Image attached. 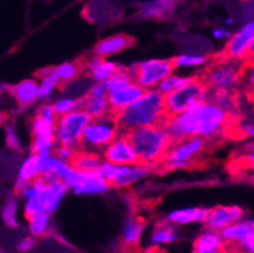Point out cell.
I'll return each instance as SVG.
<instances>
[{
  "label": "cell",
  "instance_id": "cell-1",
  "mask_svg": "<svg viewBox=\"0 0 254 253\" xmlns=\"http://www.w3.org/2000/svg\"><path fill=\"white\" fill-rule=\"evenodd\" d=\"M235 120L216 104L204 101L195 108L168 118L166 129L172 143L186 137L200 136L216 145L221 139L235 138Z\"/></svg>",
  "mask_w": 254,
  "mask_h": 253
},
{
  "label": "cell",
  "instance_id": "cell-2",
  "mask_svg": "<svg viewBox=\"0 0 254 253\" xmlns=\"http://www.w3.org/2000/svg\"><path fill=\"white\" fill-rule=\"evenodd\" d=\"M170 115L166 113L165 95L158 90L148 89L144 94L117 114L120 132H128L139 127L165 124Z\"/></svg>",
  "mask_w": 254,
  "mask_h": 253
},
{
  "label": "cell",
  "instance_id": "cell-3",
  "mask_svg": "<svg viewBox=\"0 0 254 253\" xmlns=\"http://www.w3.org/2000/svg\"><path fill=\"white\" fill-rule=\"evenodd\" d=\"M128 136L143 165L154 167L162 164L168 148L172 145L165 124L139 127L128 132H120Z\"/></svg>",
  "mask_w": 254,
  "mask_h": 253
},
{
  "label": "cell",
  "instance_id": "cell-4",
  "mask_svg": "<svg viewBox=\"0 0 254 253\" xmlns=\"http://www.w3.org/2000/svg\"><path fill=\"white\" fill-rule=\"evenodd\" d=\"M244 61L212 56L211 61L197 74L210 90H239L242 86V71Z\"/></svg>",
  "mask_w": 254,
  "mask_h": 253
},
{
  "label": "cell",
  "instance_id": "cell-5",
  "mask_svg": "<svg viewBox=\"0 0 254 253\" xmlns=\"http://www.w3.org/2000/svg\"><path fill=\"white\" fill-rule=\"evenodd\" d=\"M212 145L214 143L204 137H186L179 142L171 145L162 162L163 167L166 170H173V169L196 166Z\"/></svg>",
  "mask_w": 254,
  "mask_h": 253
},
{
  "label": "cell",
  "instance_id": "cell-6",
  "mask_svg": "<svg viewBox=\"0 0 254 253\" xmlns=\"http://www.w3.org/2000/svg\"><path fill=\"white\" fill-rule=\"evenodd\" d=\"M207 97L209 87L206 86V84L198 78V75L192 76V79L185 84L184 86L165 95L166 113L170 117L180 114L207 101Z\"/></svg>",
  "mask_w": 254,
  "mask_h": 253
},
{
  "label": "cell",
  "instance_id": "cell-7",
  "mask_svg": "<svg viewBox=\"0 0 254 253\" xmlns=\"http://www.w3.org/2000/svg\"><path fill=\"white\" fill-rule=\"evenodd\" d=\"M119 134L117 115L110 111L101 118L91 119L82 132L81 143L78 150L103 152L104 148Z\"/></svg>",
  "mask_w": 254,
  "mask_h": 253
},
{
  "label": "cell",
  "instance_id": "cell-8",
  "mask_svg": "<svg viewBox=\"0 0 254 253\" xmlns=\"http://www.w3.org/2000/svg\"><path fill=\"white\" fill-rule=\"evenodd\" d=\"M57 114L50 104H45L37 110L32 120V153L52 152L56 145Z\"/></svg>",
  "mask_w": 254,
  "mask_h": 253
},
{
  "label": "cell",
  "instance_id": "cell-9",
  "mask_svg": "<svg viewBox=\"0 0 254 253\" xmlns=\"http://www.w3.org/2000/svg\"><path fill=\"white\" fill-rule=\"evenodd\" d=\"M91 120L86 111L76 109L68 114L57 118L56 123V142L57 145L67 146V147L80 148L82 132L87 123Z\"/></svg>",
  "mask_w": 254,
  "mask_h": 253
},
{
  "label": "cell",
  "instance_id": "cell-10",
  "mask_svg": "<svg viewBox=\"0 0 254 253\" xmlns=\"http://www.w3.org/2000/svg\"><path fill=\"white\" fill-rule=\"evenodd\" d=\"M175 66L170 60H147L129 67L133 80L145 90L153 89L163 79L172 75Z\"/></svg>",
  "mask_w": 254,
  "mask_h": 253
},
{
  "label": "cell",
  "instance_id": "cell-11",
  "mask_svg": "<svg viewBox=\"0 0 254 253\" xmlns=\"http://www.w3.org/2000/svg\"><path fill=\"white\" fill-rule=\"evenodd\" d=\"M103 157L105 161L115 165L131 166V165L140 164L139 157L126 133L118 134L112 142L104 148Z\"/></svg>",
  "mask_w": 254,
  "mask_h": 253
},
{
  "label": "cell",
  "instance_id": "cell-12",
  "mask_svg": "<svg viewBox=\"0 0 254 253\" xmlns=\"http://www.w3.org/2000/svg\"><path fill=\"white\" fill-rule=\"evenodd\" d=\"M254 39V19L248 20L237 33L232 34L228 38L225 47L221 51L220 56L224 59L246 61L247 53L251 42Z\"/></svg>",
  "mask_w": 254,
  "mask_h": 253
},
{
  "label": "cell",
  "instance_id": "cell-13",
  "mask_svg": "<svg viewBox=\"0 0 254 253\" xmlns=\"http://www.w3.org/2000/svg\"><path fill=\"white\" fill-rule=\"evenodd\" d=\"M244 217V210L239 205H221L214 209H209L205 226L207 229L220 232L232 223L242 220Z\"/></svg>",
  "mask_w": 254,
  "mask_h": 253
},
{
  "label": "cell",
  "instance_id": "cell-14",
  "mask_svg": "<svg viewBox=\"0 0 254 253\" xmlns=\"http://www.w3.org/2000/svg\"><path fill=\"white\" fill-rule=\"evenodd\" d=\"M144 87H142L139 84L133 81V83L128 84L127 86L109 92L108 94V100H109L110 111L113 114L117 115L119 111L126 109L127 106L130 105L131 103H134L135 100H138L144 94Z\"/></svg>",
  "mask_w": 254,
  "mask_h": 253
},
{
  "label": "cell",
  "instance_id": "cell-15",
  "mask_svg": "<svg viewBox=\"0 0 254 253\" xmlns=\"http://www.w3.org/2000/svg\"><path fill=\"white\" fill-rule=\"evenodd\" d=\"M207 101L216 104L234 119L242 115V92L240 90H210Z\"/></svg>",
  "mask_w": 254,
  "mask_h": 253
},
{
  "label": "cell",
  "instance_id": "cell-16",
  "mask_svg": "<svg viewBox=\"0 0 254 253\" xmlns=\"http://www.w3.org/2000/svg\"><path fill=\"white\" fill-rule=\"evenodd\" d=\"M110 184L105 180L100 171H87L80 172V178L73 192L78 195H98L109 189Z\"/></svg>",
  "mask_w": 254,
  "mask_h": 253
},
{
  "label": "cell",
  "instance_id": "cell-17",
  "mask_svg": "<svg viewBox=\"0 0 254 253\" xmlns=\"http://www.w3.org/2000/svg\"><path fill=\"white\" fill-rule=\"evenodd\" d=\"M134 42L135 39L129 34H114V36L99 41L94 48V55L100 56V57L114 55V53L122 52V51L131 47L134 45Z\"/></svg>",
  "mask_w": 254,
  "mask_h": 253
},
{
  "label": "cell",
  "instance_id": "cell-18",
  "mask_svg": "<svg viewBox=\"0 0 254 253\" xmlns=\"http://www.w3.org/2000/svg\"><path fill=\"white\" fill-rule=\"evenodd\" d=\"M176 9V0H149L140 4L139 14L145 19H167Z\"/></svg>",
  "mask_w": 254,
  "mask_h": 253
},
{
  "label": "cell",
  "instance_id": "cell-19",
  "mask_svg": "<svg viewBox=\"0 0 254 253\" xmlns=\"http://www.w3.org/2000/svg\"><path fill=\"white\" fill-rule=\"evenodd\" d=\"M9 92L14 96L18 105L24 108L36 103L39 97V84L36 80L27 79L9 87Z\"/></svg>",
  "mask_w": 254,
  "mask_h": 253
},
{
  "label": "cell",
  "instance_id": "cell-20",
  "mask_svg": "<svg viewBox=\"0 0 254 253\" xmlns=\"http://www.w3.org/2000/svg\"><path fill=\"white\" fill-rule=\"evenodd\" d=\"M68 189L70 187L61 178H55V180L48 182L47 190H46L45 196H43L45 210L48 214H53L55 212H57V209L61 205L62 200H64V195L67 194Z\"/></svg>",
  "mask_w": 254,
  "mask_h": 253
},
{
  "label": "cell",
  "instance_id": "cell-21",
  "mask_svg": "<svg viewBox=\"0 0 254 253\" xmlns=\"http://www.w3.org/2000/svg\"><path fill=\"white\" fill-rule=\"evenodd\" d=\"M209 209L206 208H185L173 210L167 215V222L173 226H185L191 223H205Z\"/></svg>",
  "mask_w": 254,
  "mask_h": 253
},
{
  "label": "cell",
  "instance_id": "cell-22",
  "mask_svg": "<svg viewBox=\"0 0 254 253\" xmlns=\"http://www.w3.org/2000/svg\"><path fill=\"white\" fill-rule=\"evenodd\" d=\"M75 170L80 172H87V171H100L101 164V155L94 151L86 150H76L75 155L68 162Z\"/></svg>",
  "mask_w": 254,
  "mask_h": 253
},
{
  "label": "cell",
  "instance_id": "cell-23",
  "mask_svg": "<svg viewBox=\"0 0 254 253\" xmlns=\"http://www.w3.org/2000/svg\"><path fill=\"white\" fill-rule=\"evenodd\" d=\"M78 109L86 111L91 119L95 118H101L104 115L110 113L109 100H108V95L106 96L94 97L89 95L78 97Z\"/></svg>",
  "mask_w": 254,
  "mask_h": 253
},
{
  "label": "cell",
  "instance_id": "cell-24",
  "mask_svg": "<svg viewBox=\"0 0 254 253\" xmlns=\"http://www.w3.org/2000/svg\"><path fill=\"white\" fill-rule=\"evenodd\" d=\"M224 241L218 231L207 229L196 238L193 243V253H220Z\"/></svg>",
  "mask_w": 254,
  "mask_h": 253
},
{
  "label": "cell",
  "instance_id": "cell-25",
  "mask_svg": "<svg viewBox=\"0 0 254 253\" xmlns=\"http://www.w3.org/2000/svg\"><path fill=\"white\" fill-rule=\"evenodd\" d=\"M152 167L148 165H131V166H127L124 172L119 176L115 181H113L110 186L113 187H128L133 185L137 181L142 180V178L147 177L151 173Z\"/></svg>",
  "mask_w": 254,
  "mask_h": 253
},
{
  "label": "cell",
  "instance_id": "cell-26",
  "mask_svg": "<svg viewBox=\"0 0 254 253\" xmlns=\"http://www.w3.org/2000/svg\"><path fill=\"white\" fill-rule=\"evenodd\" d=\"M144 231V220L137 215L127 218L122 231V241L128 247H134L139 243Z\"/></svg>",
  "mask_w": 254,
  "mask_h": 253
},
{
  "label": "cell",
  "instance_id": "cell-27",
  "mask_svg": "<svg viewBox=\"0 0 254 253\" xmlns=\"http://www.w3.org/2000/svg\"><path fill=\"white\" fill-rule=\"evenodd\" d=\"M84 69L85 59H80L77 61L64 62V64L60 65V66L55 67L60 80V87L64 89V87L68 86L78 76H81L84 74Z\"/></svg>",
  "mask_w": 254,
  "mask_h": 253
},
{
  "label": "cell",
  "instance_id": "cell-28",
  "mask_svg": "<svg viewBox=\"0 0 254 253\" xmlns=\"http://www.w3.org/2000/svg\"><path fill=\"white\" fill-rule=\"evenodd\" d=\"M252 228L253 227L251 226L249 220L242 219L226 226L219 233H220L221 238L225 243H238L252 231Z\"/></svg>",
  "mask_w": 254,
  "mask_h": 253
},
{
  "label": "cell",
  "instance_id": "cell-29",
  "mask_svg": "<svg viewBox=\"0 0 254 253\" xmlns=\"http://www.w3.org/2000/svg\"><path fill=\"white\" fill-rule=\"evenodd\" d=\"M42 172L43 167L41 155L39 153H32L28 159H25L23 161L22 166L19 169V172H18V178L32 181L36 177H38Z\"/></svg>",
  "mask_w": 254,
  "mask_h": 253
},
{
  "label": "cell",
  "instance_id": "cell-30",
  "mask_svg": "<svg viewBox=\"0 0 254 253\" xmlns=\"http://www.w3.org/2000/svg\"><path fill=\"white\" fill-rule=\"evenodd\" d=\"M113 4L110 0H91L89 5L86 4L87 17L94 22H103L104 19L109 20L114 15Z\"/></svg>",
  "mask_w": 254,
  "mask_h": 253
},
{
  "label": "cell",
  "instance_id": "cell-31",
  "mask_svg": "<svg viewBox=\"0 0 254 253\" xmlns=\"http://www.w3.org/2000/svg\"><path fill=\"white\" fill-rule=\"evenodd\" d=\"M38 76L41 79L39 83V97L46 99L53 92L56 87H60L59 76L56 74L55 67H48L38 71Z\"/></svg>",
  "mask_w": 254,
  "mask_h": 253
},
{
  "label": "cell",
  "instance_id": "cell-32",
  "mask_svg": "<svg viewBox=\"0 0 254 253\" xmlns=\"http://www.w3.org/2000/svg\"><path fill=\"white\" fill-rule=\"evenodd\" d=\"M177 240V232L170 222L161 223L156 227L151 236V243L153 246L168 245Z\"/></svg>",
  "mask_w": 254,
  "mask_h": 253
},
{
  "label": "cell",
  "instance_id": "cell-33",
  "mask_svg": "<svg viewBox=\"0 0 254 253\" xmlns=\"http://www.w3.org/2000/svg\"><path fill=\"white\" fill-rule=\"evenodd\" d=\"M28 228L34 238L47 236L51 231V214L43 212L33 215L28 219Z\"/></svg>",
  "mask_w": 254,
  "mask_h": 253
},
{
  "label": "cell",
  "instance_id": "cell-34",
  "mask_svg": "<svg viewBox=\"0 0 254 253\" xmlns=\"http://www.w3.org/2000/svg\"><path fill=\"white\" fill-rule=\"evenodd\" d=\"M17 212H18L17 196H15V195H10L9 198L5 199L3 208H1V210H0L4 224H5L8 228H18V227H19V222H18V218H17Z\"/></svg>",
  "mask_w": 254,
  "mask_h": 253
},
{
  "label": "cell",
  "instance_id": "cell-35",
  "mask_svg": "<svg viewBox=\"0 0 254 253\" xmlns=\"http://www.w3.org/2000/svg\"><path fill=\"white\" fill-rule=\"evenodd\" d=\"M133 76H131L129 69H124V67H120L117 73L113 76H110L108 80L104 81V85H105V89L108 91V94L115 90L120 89V87L127 86L128 84L133 83Z\"/></svg>",
  "mask_w": 254,
  "mask_h": 253
},
{
  "label": "cell",
  "instance_id": "cell-36",
  "mask_svg": "<svg viewBox=\"0 0 254 253\" xmlns=\"http://www.w3.org/2000/svg\"><path fill=\"white\" fill-rule=\"evenodd\" d=\"M242 87L249 101L254 103V60H247L242 71Z\"/></svg>",
  "mask_w": 254,
  "mask_h": 253
},
{
  "label": "cell",
  "instance_id": "cell-37",
  "mask_svg": "<svg viewBox=\"0 0 254 253\" xmlns=\"http://www.w3.org/2000/svg\"><path fill=\"white\" fill-rule=\"evenodd\" d=\"M209 61V57L204 53H184V55L173 57L172 62L175 69L179 67H193L201 66Z\"/></svg>",
  "mask_w": 254,
  "mask_h": 253
},
{
  "label": "cell",
  "instance_id": "cell-38",
  "mask_svg": "<svg viewBox=\"0 0 254 253\" xmlns=\"http://www.w3.org/2000/svg\"><path fill=\"white\" fill-rule=\"evenodd\" d=\"M119 69L120 66H118L115 62L106 61V60L103 59L100 61V64L90 73L89 76L91 79H94L95 81H98V83H104V81L108 80L110 76L114 75Z\"/></svg>",
  "mask_w": 254,
  "mask_h": 253
},
{
  "label": "cell",
  "instance_id": "cell-39",
  "mask_svg": "<svg viewBox=\"0 0 254 253\" xmlns=\"http://www.w3.org/2000/svg\"><path fill=\"white\" fill-rule=\"evenodd\" d=\"M192 79V76L190 78H185V76H177V75H170L166 79H163L161 83L157 85V90H158L161 94L168 95L170 92L175 91V90L180 89L181 86H184L185 84H187L189 81Z\"/></svg>",
  "mask_w": 254,
  "mask_h": 253
},
{
  "label": "cell",
  "instance_id": "cell-40",
  "mask_svg": "<svg viewBox=\"0 0 254 253\" xmlns=\"http://www.w3.org/2000/svg\"><path fill=\"white\" fill-rule=\"evenodd\" d=\"M126 167H127V165H115V164H112V162L105 161V160H104L103 164H101V167H100V172H101V175L105 177V180L108 181L110 185H112L113 181L117 180V178L124 172Z\"/></svg>",
  "mask_w": 254,
  "mask_h": 253
},
{
  "label": "cell",
  "instance_id": "cell-41",
  "mask_svg": "<svg viewBox=\"0 0 254 253\" xmlns=\"http://www.w3.org/2000/svg\"><path fill=\"white\" fill-rule=\"evenodd\" d=\"M43 196H45V195H36V196H32V198L27 199V201H25L24 204L25 219H29V218L38 214V213L46 212Z\"/></svg>",
  "mask_w": 254,
  "mask_h": 253
},
{
  "label": "cell",
  "instance_id": "cell-42",
  "mask_svg": "<svg viewBox=\"0 0 254 253\" xmlns=\"http://www.w3.org/2000/svg\"><path fill=\"white\" fill-rule=\"evenodd\" d=\"M55 113L57 117H62L64 114H68L71 111L78 109V97H62L52 104Z\"/></svg>",
  "mask_w": 254,
  "mask_h": 253
},
{
  "label": "cell",
  "instance_id": "cell-43",
  "mask_svg": "<svg viewBox=\"0 0 254 253\" xmlns=\"http://www.w3.org/2000/svg\"><path fill=\"white\" fill-rule=\"evenodd\" d=\"M251 226L253 227L252 231L244 237L243 240L238 242V250L242 253H254V218L249 219Z\"/></svg>",
  "mask_w": 254,
  "mask_h": 253
},
{
  "label": "cell",
  "instance_id": "cell-44",
  "mask_svg": "<svg viewBox=\"0 0 254 253\" xmlns=\"http://www.w3.org/2000/svg\"><path fill=\"white\" fill-rule=\"evenodd\" d=\"M235 164L242 169L254 171V151H252V152H242L240 151L238 157H235Z\"/></svg>",
  "mask_w": 254,
  "mask_h": 253
},
{
  "label": "cell",
  "instance_id": "cell-45",
  "mask_svg": "<svg viewBox=\"0 0 254 253\" xmlns=\"http://www.w3.org/2000/svg\"><path fill=\"white\" fill-rule=\"evenodd\" d=\"M5 143L10 150H19L20 146H22L13 124H6L5 127Z\"/></svg>",
  "mask_w": 254,
  "mask_h": 253
},
{
  "label": "cell",
  "instance_id": "cell-46",
  "mask_svg": "<svg viewBox=\"0 0 254 253\" xmlns=\"http://www.w3.org/2000/svg\"><path fill=\"white\" fill-rule=\"evenodd\" d=\"M75 152H76L75 148H71V147H67V146H62V145H57V148L55 150V155H56L57 159L66 162L71 161V159L73 157Z\"/></svg>",
  "mask_w": 254,
  "mask_h": 253
},
{
  "label": "cell",
  "instance_id": "cell-47",
  "mask_svg": "<svg viewBox=\"0 0 254 253\" xmlns=\"http://www.w3.org/2000/svg\"><path fill=\"white\" fill-rule=\"evenodd\" d=\"M37 246V241L33 236L32 237H25L18 243L17 251L20 253H28L31 251H33Z\"/></svg>",
  "mask_w": 254,
  "mask_h": 253
},
{
  "label": "cell",
  "instance_id": "cell-48",
  "mask_svg": "<svg viewBox=\"0 0 254 253\" xmlns=\"http://www.w3.org/2000/svg\"><path fill=\"white\" fill-rule=\"evenodd\" d=\"M86 95H89V96H94V97H100V96H106V95H108V91H106L104 83H98V81H96L95 84H92L91 86H90L89 91H87Z\"/></svg>",
  "mask_w": 254,
  "mask_h": 253
},
{
  "label": "cell",
  "instance_id": "cell-49",
  "mask_svg": "<svg viewBox=\"0 0 254 253\" xmlns=\"http://www.w3.org/2000/svg\"><path fill=\"white\" fill-rule=\"evenodd\" d=\"M248 5L246 8H243L242 14H243V18L247 20H253L254 19V0L253 1H249L247 3Z\"/></svg>",
  "mask_w": 254,
  "mask_h": 253
},
{
  "label": "cell",
  "instance_id": "cell-50",
  "mask_svg": "<svg viewBox=\"0 0 254 253\" xmlns=\"http://www.w3.org/2000/svg\"><path fill=\"white\" fill-rule=\"evenodd\" d=\"M212 36L219 39L230 38L232 32H230L229 29H226V28H216V29H214V32H212Z\"/></svg>",
  "mask_w": 254,
  "mask_h": 253
},
{
  "label": "cell",
  "instance_id": "cell-51",
  "mask_svg": "<svg viewBox=\"0 0 254 253\" xmlns=\"http://www.w3.org/2000/svg\"><path fill=\"white\" fill-rule=\"evenodd\" d=\"M9 119V114L6 111H1L0 110V127H3V125L6 124Z\"/></svg>",
  "mask_w": 254,
  "mask_h": 253
},
{
  "label": "cell",
  "instance_id": "cell-52",
  "mask_svg": "<svg viewBox=\"0 0 254 253\" xmlns=\"http://www.w3.org/2000/svg\"><path fill=\"white\" fill-rule=\"evenodd\" d=\"M247 60H254V39L251 42V45H249L248 53H247Z\"/></svg>",
  "mask_w": 254,
  "mask_h": 253
},
{
  "label": "cell",
  "instance_id": "cell-53",
  "mask_svg": "<svg viewBox=\"0 0 254 253\" xmlns=\"http://www.w3.org/2000/svg\"><path fill=\"white\" fill-rule=\"evenodd\" d=\"M234 23V19L233 18H229V19H226V24H233Z\"/></svg>",
  "mask_w": 254,
  "mask_h": 253
},
{
  "label": "cell",
  "instance_id": "cell-54",
  "mask_svg": "<svg viewBox=\"0 0 254 253\" xmlns=\"http://www.w3.org/2000/svg\"><path fill=\"white\" fill-rule=\"evenodd\" d=\"M147 253H148V252H147ZM149 253H165V252H162V251H158V250H153V251H151Z\"/></svg>",
  "mask_w": 254,
  "mask_h": 253
},
{
  "label": "cell",
  "instance_id": "cell-55",
  "mask_svg": "<svg viewBox=\"0 0 254 253\" xmlns=\"http://www.w3.org/2000/svg\"><path fill=\"white\" fill-rule=\"evenodd\" d=\"M243 3H249V1H253V0H242Z\"/></svg>",
  "mask_w": 254,
  "mask_h": 253
},
{
  "label": "cell",
  "instance_id": "cell-56",
  "mask_svg": "<svg viewBox=\"0 0 254 253\" xmlns=\"http://www.w3.org/2000/svg\"><path fill=\"white\" fill-rule=\"evenodd\" d=\"M0 253H5V252H3V251H0Z\"/></svg>",
  "mask_w": 254,
  "mask_h": 253
},
{
  "label": "cell",
  "instance_id": "cell-57",
  "mask_svg": "<svg viewBox=\"0 0 254 253\" xmlns=\"http://www.w3.org/2000/svg\"><path fill=\"white\" fill-rule=\"evenodd\" d=\"M0 210H1V206H0Z\"/></svg>",
  "mask_w": 254,
  "mask_h": 253
}]
</instances>
